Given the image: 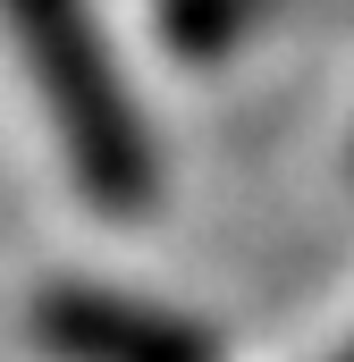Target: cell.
Instances as JSON below:
<instances>
[{
    "mask_svg": "<svg viewBox=\"0 0 354 362\" xmlns=\"http://www.w3.org/2000/svg\"><path fill=\"white\" fill-rule=\"evenodd\" d=\"M8 25L25 42V68L42 85V110L59 127V152L85 185V202L110 219H144L161 194V160H152V127L135 93L110 68L93 0H8Z\"/></svg>",
    "mask_w": 354,
    "mask_h": 362,
    "instance_id": "6da1fadb",
    "label": "cell"
},
{
    "mask_svg": "<svg viewBox=\"0 0 354 362\" xmlns=\"http://www.w3.org/2000/svg\"><path fill=\"white\" fill-rule=\"evenodd\" d=\"M262 8L270 0H161V34H169L185 59H211V51H228Z\"/></svg>",
    "mask_w": 354,
    "mask_h": 362,
    "instance_id": "3957f363",
    "label": "cell"
},
{
    "mask_svg": "<svg viewBox=\"0 0 354 362\" xmlns=\"http://www.w3.org/2000/svg\"><path fill=\"white\" fill-rule=\"evenodd\" d=\"M346 362H354V354H346Z\"/></svg>",
    "mask_w": 354,
    "mask_h": 362,
    "instance_id": "277c9868",
    "label": "cell"
},
{
    "mask_svg": "<svg viewBox=\"0 0 354 362\" xmlns=\"http://www.w3.org/2000/svg\"><path fill=\"white\" fill-rule=\"evenodd\" d=\"M34 337L59 362H219V337L202 320L135 295H101V286H42Z\"/></svg>",
    "mask_w": 354,
    "mask_h": 362,
    "instance_id": "7a4b0ae2",
    "label": "cell"
}]
</instances>
